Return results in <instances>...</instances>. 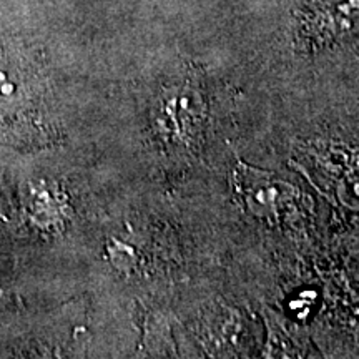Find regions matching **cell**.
I'll return each mask as SVG.
<instances>
[{
  "label": "cell",
  "instance_id": "2",
  "mask_svg": "<svg viewBox=\"0 0 359 359\" xmlns=\"http://www.w3.org/2000/svg\"><path fill=\"white\" fill-rule=\"evenodd\" d=\"M316 17L318 27L327 39L359 37V0H321Z\"/></svg>",
  "mask_w": 359,
  "mask_h": 359
},
{
  "label": "cell",
  "instance_id": "1",
  "mask_svg": "<svg viewBox=\"0 0 359 359\" xmlns=\"http://www.w3.org/2000/svg\"><path fill=\"white\" fill-rule=\"evenodd\" d=\"M233 185L246 208L257 217H271L293 200L294 188L273 173L238 163L233 172Z\"/></svg>",
  "mask_w": 359,
  "mask_h": 359
}]
</instances>
